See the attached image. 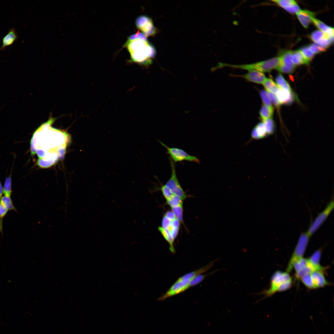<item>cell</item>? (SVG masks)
<instances>
[{
    "label": "cell",
    "mask_w": 334,
    "mask_h": 334,
    "mask_svg": "<svg viewBox=\"0 0 334 334\" xmlns=\"http://www.w3.org/2000/svg\"><path fill=\"white\" fill-rule=\"evenodd\" d=\"M216 261H212L205 266L187 273L179 278L169 289L158 298V300L160 301H164L186 291L190 287L191 283L194 278L209 270Z\"/></svg>",
    "instance_id": "obj_1"
},
{
    "label": "cell",
    "mask_w": 334,
    "mask_h": 334,
    "mask_svg": "<svg viewBox=\"0 0 334 334\" xmlns=\"http://www.w3.org/2000/svg\"><path fill=\"white\" fill-rule=\"evenodd\" d=\"M125 45L134 62L143 64L149 62L150 58L155 54L154 48L147 41L141 39L128 40Z\"/></svg>",
    "instance_id": "obj_2"
},
{
    "label": "cell",
    "mask_w": 334,
    "mask_h": 334,
    "mask_svg": "<svg viewBox=\"0 0 334 334\" xmlns=\"http://www.w3.org/2000/svg\"><path fill=\"white\" fill-rule=\"evenodd\" d=\"M292 285V279L289 272L277 271L272 276L269 288L259 294L264 295L265 298L270 297L277 292L289 289Z\"/></svg>",
    "instance_id": "obj_3"
},
{
    "label": "cell",
    "mask_w": 334,
    "mask_h": 334,
    "mask_svg": "<svg viewBox=\"0 0 334 334\" xmlns=\"http://www.w3.org/2000/svg\"><path fill=\"white\" fill-rule=\"evenodd\" d=\"M279 57H274L263 61L250 64L232 65L222 63V67H230L250 71H257L262 72H269L274 69H277L280 64Z\"/></svg>",
    "instance_id": "obj_4"
},
{
    "label": "cell",
    "mask_w": 334,
    "mask_h": 334,
    "mask_svg": "<svg viewBox=\"0 0 334 334\" xmlns=\"http://www.w3.org/2000/svg\"><path fill=\"white\" fill-rule=\"evenodd\" d=\"M310 237L307 232L301 233L290 259L286 272L289 273L291 272L293 269L294 263L298 259L303 257Z\"/></svg>",
    "instance_id": "obj_5"
},
{
    "label": "cell",
    "mask_w": 334,
    "mask_h": 334,
    "mask_svg": "<svg viewBox=\"0 0 334 334\" xmlns=\"http://www.w3.org/2000/svg\"><path fill=\"white\" fill-rule=\"evenodd\" d=\"M167 150V153L170 156V159L175 163L186 161L199 163V159L196 157L189 155L184 151L177 148H170L163 142H159Z\"/></svg>",
    "instance_id": "obj_6"
},
{
    "label": "cell",
    "mask_w": 334,
    "mask_h": 334,
    "mask_svg": "<svg viewBox=\"0 0 334 334\" xmlns=\"http://www.w3.org/2000/svg\"><path fill=\"white\" fill-rule=\"evenodd\" d=\"M333 200H331L326 208L317 216L310 225L308 231V234L311 236L326 220L334 208Z\"/></svg>",
    "instance_id": "obj_7"
},
{
    "label": "cell",
    "mask_w": 334,
    "mask_h": 334,
    "mask_svg": "<svg viewBox=\"0 0 334 334\" xmlns=\"http://www.w3.org/2000/svg\"><path fill=\"white\" fill-rule=\"evenodd\" d=\"M135 23L137 28L141 31L145 36L153 35L156 33V28L152 19L147 16H139L136 19Z\"/></svg>",
    "instance_id": "obj_8"
},
{
    "label": "cell",
    "mask_w": 334,
    "mask_h": 334,
    "mask_svg": "<svg viewBox=\"0 0 334 334\" xmlns=\"http://www.w3.org/2000/svg\"><path fill=\"white\" fill-rule=\"evenodd\" d=\"M314 289L322 288L329 285L324 276V272L315 271L310 273Z\"/></svg>",
    "instance_id": "obj_9"
},
{
    "label": "cell",
    "mask_w": 334,
    "mask_h": 334,
    "mask_svg": "<svg viewBox=\"0 0 334 334\" xmlns=\"http://www.w3.org/2000/svg\"><path fill=\"white\" fill-rule=\"evenodd\" d=\"M240 76L248 81L262 84L267 78L263 72L254 70L249 71L247 73Z\"/></svg>",
    "instance_id": "obj_10"
},
{
    "label": "cell",
    "mask_w": 334,
    "mask_h": 334,
    "mask_svg": "<svg viewBox=\"0 0 334 334\" xmlns=\"http://www.w3.org/2000/svg\"><path fill=\"white\" fill-rule=\"evenodd\" d=\"M321 255V250H316L309 258L307 259L308 264L313 271H319L324 272L326 268L320 264V260Z\"/></svg>",
    "instance_id": "obj_11"
},
{
    "label": "cell",
    "mask_w": 334,
    "mask_h": 334,
    "mask_svg": "<svg viewBox=\"0 0 334 334\" xmlns=\"http://www.w3.org/2000/svg\"><path fill=\"white\" fill-rule=\"evenodd\" d=\"M272 1L275 2L290 13H296L300 10L299 6L294 0H274Z\"/></svg>",
    "instance_id": "obj_12"
},
{
    "label": "cell",
    "mask_w": 334,
    "mask_h": 334,
    "mask_svg": "<svg viewBox=\"0 0 334 334\" xmlns=\"http://www.w3.org/2000/svg\"><path fill=\"white\" fill-rule=\"evenodd\" d=\"M296 14L300 23L306 28L308 27L314 16V13L307 10H300Z\"/></svg>",
    "instance_id": "obj_13"
},
{
    "label": "cell",
    "mask_w": 334,
    "mask_h": 334,
    "mask_svg": "<svg viewBox=\"0 0 334 334\" xmlns=\"http://www.w3.org/2000/svg\"><path fill=\"white\" fill-rule=\"evenodd\" d=\"M276 96L280 104H289L294 100L292 92L280 88L276 93Z\"/></svg>",
    "instance_id": "obj_14"
},
{
    "label": "cell",
    "mask_w": 334,
    "mask_h": 334,
    "mask_svg": "<svg viewBox=\"0 0 334 334\" xmlns=\"http://www.w3.org/2000/svg\"><path fill=\"white\" fill-rule=\"evenodd\" d=\"M18 36L14 28L10 29L7 33L2 39V45L0 50H3L5 48L12 45L17 40Z\"/></svg>",
    "instance_id": "obj_15"
},
{
    "label": "cell",
    "mask_w": 334,
    "mask_h": 334,
    "mask_svg": "<svg viewBox=\"0 0 334 334\" xmlns=\"http://www.w3.org/2000/svg\"><path fill=\"white\" fill-rule=\"evenodd\" d=\"M266 128L262 122L258 123L252 131L251 136L254 139H259L267 135Z\"/></svg>",
    "instance_id": "obj_16"
},
{
    "label": "cell",
    "mask_w": 334,
    "mask_h": 334,
    "mask_svg": "<svg viewBox=\"0 0 334 334\" xmlns=\"http://www.w3.org/2000/svg\"><path fill=\"white\" fill-rule=\"evenodd\" d=\"M292 59L293 64L295 66L303 64H308L310 62L305 58L300 49L292 51Z\"/></svg>",
    "instance_id": "obj_17"
},
{
    "label": "cell",
    "mask_w": 334,
    "mask_h": 334,
    "mask_svg": "<svg viewBox=\"0 0 334 334\" xmlns=\"http://www.w3.org/2000/svg\"><path fill=\"white\" fill-rule=\"evenodd\" d=\"M312 22L320 31L330 36H334V28L325 24L323 22L314 17Z\"/></svg>",
    "instance_id": "obj_18"
},
{
    "label": "cell",
    "mask_w": 334,
    "mask_h": 334,
    "mask_svg": "<svg viewBox=\"0 0 334 334\" xmlns=\"http://www.w3.org/2000/svg\"><path fill=\"white\" fill-rule=\"evenodd\" d=\"M158 230L164 238L169 243V250L170 252L173 254L175 252V250L173 245L174 240L171 236L168 230L165 229L161 227H159L158 228Z\"/></svg>",
    "instance_id": "obj_19"
},
{
    "label": "cell",
    "mask_w": 334,
    "mask_h": 334,
    "mask_svg": "<svg viewBox=\"0 0 334 334\" xmlns=\"http://www.w3.org/2000/svg\"><path fill=\"white\" fill-rule=\"evenodd\" d=\"M292 51L288 50L284 52L279 57L280 61V65L288 66H295L292 62Z\"/></svg>",
    "instance_id": "obj_20"
},
{
    "label": "cell",
    "mask_w": 334,
    "mask_h": 334,
    "mask_svg": "<svg viewBox=\"0 0 334 334\" xmlns=\"http://www.w3.org/2000/svg\"><path fill=\"white\" fill-rule=\"evenodd\" d=\"M267 92L276 94L280 88L270 78H266L263 84Z\"/></svg>",
    "instance_id": "obj_21"
},
{
    "label": "cell",
    "mask_w": 334,
    "mask_h": 334,
    "mask_svg": "<svg viewBox=\"0 0 334 334\" xmlns=\"http://www.w3.org/2000/svg\"><path fill=\"white\" fill-rule=\"evenodd\" d=\"M330 36L320 30L314 31L310 36L311 40L316 43H318L324 39L329 38Z\"/></svg>",
    "instance_id": "obj_22"
},
{
    "label": "cell",
    "mask_w": 334,
    "mask_h": 334,
    "mask_svg": "<svg viewBox=\"0 0 334 334\" xmlns=\"http://www.w3.org/2000/svg\"><path fill=\"white\" fill-rule=\"evenodd\" d=\"M276 84L281 89L291 92V88L287 81L283 76L280 74H278L276 78Z\"/></svg>",
    "instance_id": "obj_23"
},
{
    "label": "cell",
    "mask_w": 334,
    "mask_h": 334,
    "mask_svg": "<svg viewBox=\"0 0 334 334\" xmlns=\"http://www.w3.org/2000/svg\"><path fill=\"white\" fill-rule=\"evenodd\" d=\"M273 113V109L263 105L260 109L259 114L263 121L272 118Z\"/></svg>",
    "instance_id": "obj_24"
},
{
    "label": "cell",
    "mask_w": 334,
    "mask_h": 334,
    "mask_svg": "<svg viewBox=\"0 0 334 334\" xmlns=\"http://www.w3.org/2000/svg\"><path fill=\"white\" fill-rule=\"evenodd\" d=\"M5 179L3 188V193L4 196L11 197L12 191L11 190V173Z\"/></svg>",
    "instance_id": "obj_25"
},
{
    "label": "cell",
    "mask_w": 334,
    "mask_h": 334,
    "mask_svg": "<svg viewBox=\"0 0 334 334\" xmlns=\"http://www.w3.org/2000/svg\"><path fill=\"white\" fill-rule=\"evenodd\" d=\"M0 203L8 211L14 210L16 212V209L14 206L11 197L4 196L1 198Z\"/></svg>",
    "instance_id": "obj_26"
},
{
    "label": "cell",
    "mask_w": 334,
    "mask_h": 334,
    "mask_svg": "<svg viewBox=\"0 0 334 334\" xmlns=\"http://www.w3.org/2000/svg\"><path fill=\"white\" fill-rule=\"evenodd\" d=\"M167 204L171 208L182 206V200L178 196L173 194L170 198L166 200Z\"/></svg>",
    "instance_id": "obj_27"
},
{
    "label": "cell",
    "mask_w": 334,
    "mask_h": 334,
    "mask_svg": "<svg viewBox=\"0 0 334 334\" xmlns=\"http://www.w3.org/2000/svg\"><path fill=\"white\" fill-rule=\"evenodd\" d=\"M307 259L302 258L296 261L294 263L293 269H294L295 274L301 271L307 265Z\"/></svg>",
    "instance_id": "obj_28"
},
{
    "label": "cell",
    "mask_w": 334,
    "mask_h": 334,
    "mask_svg": "<svg viewBox=\"0 0 334 334\" xmlns=\"http://www.w3.org/2000/svg\"><path fill=\"white\" fill-rule=\"evenodd\" d=\"M218 271V270H216L208 274H204L203 273L196 276L191 282L190 287H192L198 284L203 280L205 279L206 278L212 275Z\"/></svg>",
    "instance_id": "obj_29"
},
{
    "label": "cell",
    "mask_w": 334,
    "mask_h": 334,
    "mask_svg": "<svg viewBox=\"0 0 334 334\" xmlns=\"http://www.w3.org/2000/svg\"><path fill=\"white\" fill-rule=\"evenodd\" d=\"M260 95L264 105L273 109L268 92L265 90H262L260 91Z\"/></svg>",
    "instance_id": "obj_30"
},
{
    "label": "cell",
    "mask_w": 334,
    "mask_h": 334,
    "mask_svg": "<svg viewBox=\"0 0 334 334\" xmlns=\"http://www.w3.org/2000/svg\"><path fill=\"white\" fill-rule=\"evenodd\" d=\"M299 279L307 288L310 289H314L310 273L303 276Z\"/></svg>",
    "instance_id": "obj_31"
},
{
    "label": "cell",
    "mask_w": 334,
    "mask_h": 334,
    "mask_svg": "<svg viewBox=\"0 0 334 334\" xmlns=\"http://www.w3.org/2000/svg\"><path fill=\"white\" fill-rule=\"evenodd\" d=\"M263 122L265 126L267 134H273L275 130V123L273 120L270 118L263 121Z\"/></svg>",
    "instance_id": "obj_32"
},
{
    "label": "cell",
    "mask_w": 334,
    "mask_h": 334,
    "mask_svg": "<svg viewBox=\"0 0 334 334\" xmlns=\"http://www.w3.org/2000/svg\"><path fill=\"white\" fill-rule=\"evenodd\" d=\"M172 211L174 214L176 218L180 222H183V206L171 208Z\"/></svg>",
    "instance_id": "obj_33"
},
{
    "label": "cell",
    "mask_w": 334,
    "mask_h": 334,
    "mask_svg": "<svg viewBox=\"0 0 334 334\" xmlns=\"http://www.w3.org/2000/svg\"><path fill=\"white\" fill-rule=\"evenodd\" d=\"M300 50L305 58L310 61L314 57L315 54L310 50L308 46L302 47Z\"/></svg>",
    "instance_id": "obj_34"
},
{
    "label": "cell",
    "mask_w": 334,
    "mask_h": 334,
    "mask_svg": "<svg viewBox=\"0 0 334 334\" xmlns=\"http://www.w3.org/2000/svg\"><path fill=\"white\" fill-rule=\"evenodd\" d=\"M161 190L163 195L166 200L170 198L174 194L165 184L161 186Z\"/></svg>",
    "instance_id": "obj_35"
},
{
    "label": "cell",
    "mask_w": 334,
    "mask_h": 334,
    "mask_svg": "<svg viewBox=\"0 0 334 334\" xmlns=\"http://www.w3.org/2000/svg\"><path fill=\"white\" fill-rule=\"evenodd\" d=\"M308 47L310 50L314 54L324 52L325 50L316 43L311 44Z\"/></svg>",
    "instance_id": "obj_36"
},
{
    "label": "cell",
    "mask_w": 334,
    "mask_h": 334,
    "mask_svg": "<svg viewBox=\"0 0 334 334\" xmlns=\"http://www.w3.org/2000/svg\"><path fill=\"white\" fill-rule=\"evenodd\" d=\"M8 211L0 203V233L2 232L3 219L7 214Z\"/></svg>",
    "instance_id": "obj_37"
},
{
    "label": "cell",
    "mask_w": 334,
    "mask_h": 334,
    "mask_svg": "<svg viewBox=\"0 0 334 334\" xmlns=\"http://www.w3.org/2000/svg\"><path fill=\"white\" fill-rule=\"evenodd\" d=\"M135 39H141L143 40L147 41L146 36L143 34L140 33L139 31L135 34L130 36L128 38V40H133Z\"/></svg>",
    "instance_id": "obj_38"
},
{
    "label": "cell",
    "mask_w": 334,
    "mask_h": 334,
    "mask_svg": "<svg viewBox=\"0 0 334 334\" xmlns=\"http://www.w3.org/2000/svg\"><path fill=\"white\" fill-rule=\"evenodd\" d=\"M270 100L276 107H278L280 104L279 102L276 95L271 92H268Z\"/></svg>",
    "instance_id": "obj_39"
},
{
    "label": "cell",
    "mask_w": 334,
    "mask_h": 334,
    "mask_svg": "<svg viewBox=\"0 0 334 334\" xmlns=\"http://www.w3.org/2000/svg\"><path fill=\"white\" fill-rule=\"evenodd\" d=\"M171 221L165 215L163 216L162 221V227L163 228L168 229L171 225Z\"/></svg>",
    "instance_id": "obj_40"
},
{
    "label": "cell",
    "mask_w": 334,
    "mask_h": 334,
    "mask_svg": "<svg viewBox=\"0 0 334 334\" xmlns=\"http://www.w3.org/2000/svg\"><path fill=\"white\" fill-rule=\"evenodd\" d=\"M168 229L172 237L175 240L178 235L179 228L173 227L171 225Z\"/></svg>",
    "instance_id": "obj_41"
},
{
    "label": "cell",
    "mask_w": 334,
    "mask_h": 334,
    "mask_svg": "<svg viewBox=\"0 0 334 334\" xmlns=\"http://www.w3.org/2000/svg\"><path fill=\"white\" fill-rule=\"evenodd\" d=\"M165 215L171 221L176 218L172 210L167 211Z\"/></svg>",
    "instance_id": "obj_42"
},
{
    "label": "cell",
    "mask_w": 334,
    "mask_h": 334,
    "mask_svg": "<svg viewBox=\"0 0 334 334\" xmlns=\"http://www.w3.org/2000/svg\"><path fill=\"white\" fill-rule=\"evenodd\" d=\"M180 223V221L176 218L171 221V225L173 227L179 228Z\"/></svg>",
    "instance_id": "obj_43"
},
{
    "label": "cell",
    "mask_w": 334,
    "mask_h": 334,
    "mask_svg": "<svg viewBox=\"0 0 334 334\" xmlns=\"http://www.w3.org/2000/svg\"><path fill=\"white\" fill-rule=\"evenodd\" d=\"M3 193V188L0 180V201Z\"/></svg>",
    "instance_id": "obj_44"
}]
</instances>
